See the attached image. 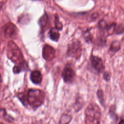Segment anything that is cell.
Wrapping results in <instances>:
<instances>
[{
	"instance_id": "2",
	"label": "cell",
	"mask_w": 124,
	"mask_h": 124,
	"mask_svg": "<svg viewBox=\"0 0 124 124\" xmlns=\"http://www.w3.org/2000/svg\"><path fill=\"white\" fill-rule=\"evenodd\" d=\"M85 116L86 124H100L101 110L97 105L92 103L85 110Z\"/></svg>"
},
{
	"instance_id": "22",
	"label": "cell",
	"mask_w": 124,
	"mask_h": 124,
	"mask_svg": "<svg viewBox=\"0 0 124 124\" xmlns=\"http://www.w3.org/2000/svg\"><path fill=\"white\" fill-rule=\"evenodd\" d=\"M110 74L108 71L104 72L103 74V79L107 82H108L110 79Z\"/></svg>"
},
{
	"instance_id": "13",
	"label": "cell",
	"mask_w": 124,
	"mask_h": 124,
	"mask_svg": "<svg viewBox=\"0 0 124 124\" xmlns=\"http://www.w3.org/2000/svg\"><path fill=\"white\" fill-rule=\"evenodd\" d=\"M48 35L50 39L53 41L57 42L59 40L60 36V33L58 32V31L55 28L50 30L48 32Z\"/></svg>"
},
{
	"instance_id": "3",
	"label": "cell",
	"mask_w": 124,
	"mask_h": 124,
	"mask_svg": "<svg viewBox=\"0 0 124 124\" xmlns=\"http://www.w3.org/2000/svg\"><path fill=\"white\" fill-rule=\"evenodd\" d=\"M81 51L82 47L80 42L78 40H74L68 45L67 54L69 57L78 59L80 57Z\"/></svg>"
},
{
	"instance_id": "7",
	"label": "cell",
	"mask_w": 124,
	"mask_h": 124,
	"mask_svg": "<svg viewBox=\"0 0 124 124\" xmlns=\"http://www.w3.org/2000/svg\"><path fill=\"white\" fill-rule=\"evenodd\" d=\"M9 52V56H10V59L14 62H19V64L21 63L19 62V60L24 61V60H23V58L22 53H21L20 49L18 47L15 48L14 49H11V50Z\"/></svg>"
},
{
	"instance_id": "21",
	"label": "cell",
	"mask_w": 124,
	"mask_h": 124,
	"mask_svg": "<svg viewBox=\"0 0 124 124\" xmlns=\"http://www.w3.org/2000/svg\"><path fill=\"white\" fill-rule=\"evenodd\" d=\"M124 31V26L122 24L117 25L115 31V34L120 35L122 34Z\"/></svg>"
},
{
	"instance_id": "1",
	"label": "cell",
	"mask_w": 124,
	"mask_h": 124,
	"mask_svg": "<svg viewBox=\"0 0 124 124\" xmlns=\"http://www.w3.org/2000/svg\"><path fill=\"white\" fill-rule=\"evenodd\" d=\"M16 97L24 107H27L29 106L35 110L43 105L45 94L40 89H29L26 93H19L16 95Z\"/></svg>"
},
{
	"instance_id": "24",
	"label": "cell",
	"mask_w": 124,
	"mask_h": 124,
	"mask_svg": "<svg viewBox=\"0 0 124 124\" xmlns=\"http://www.w3.org/2000/svg\"><path fill=\"white\" fill-rule=\"evenodd\" d=\"M118 124H124V119H122L118 123Z\"/></svg>"
},
{
	"instance_id": "17",
	"label": "cell",
	"mask_w": 124,
	"mask_h": 124,
	"mask_svg": "<svg viewBox=\"0 0 124 124\" xmlns=\"http://www.w3.org/2000/svg\"><path fill=\"white\" fill-rule=\"evenodd\" d=\"M96 95L97 98L101 104V105L104 107L105 106V100H104V94L103 91L102 89H98L96 92Z\"/></svg>"
},
{
	"instance_id": "5",
	"label": "cell",
	"mask_w": 124,
	"mask_h": 124,
	"mask_svg": "<svg viewBox=\"0 0 124 124\" xmlns=\"http://www.w3.org/2000/svg\"><path fill=\"white\" fill-rule=\"evenodd\" d=\"M75 75V72L70 65L69 64H66L62 73V77L63 81L66 83H71L73 82Z\"/></svg>"
},
{
	"instance_id": "9",
	"label": "cell",
	"mask_w": 124,
	"mask_h": 124,
	"mask_svg": "<svg viewBox=\"0 0 124 124\" xmlns=\"http://www.w3.org/2000/svg\"><path fill=\"white\" fill-rule=\"evenodd\" d=\"M38 23L41 29V33H44L43 32L45 31L49 24V17L45 13L40 18Z\"/></svg>"
},
{
	"instance_id": "14",
	"label": "cell",
	"mask_w": 124,
	"mask_h": 124,
	"mask_svg": "<svg viewBox=\"0 0 124 124\" xmlns=\"http://www.w3.org/2000/svg\"><path fill=\"white\" fill-rule=\"evenodd\" d=\"M117 26V24L116 22H114L108 24L106 31L107 36L112 35L115 33Z\"/></svg>"
},
{
	"instance_id": "10",
	"label": "cell",
	"mask_w": 124,
	"mask_h": 124,
	"mask_svg": "<svg viewBox=\"0 0 124 124\" xmlns=\"http://www.w3.org/2000/svg\"><path fill=\"white\" fill-rule=\"evenodd\" d=\"M121 47V43L119 41H113L111 42L110 45L109 49L108 50V53L111 56H112L120 50Z\"/></svg>"
},
{
	"instance_id": "16",
	"label": "cell",
	"mask_w": 124,
	"mask_h": 124,
	"mask_svg": "<svg viewBox=\"0 0 124 124\" xmlns=\"http://www.w3.org/2000/svg\"><path fill=\"white\" fill-rule=\"evenodd\" d=\"M72 118L71 115L63 114L61 117L59 124H68L70 122Z\"/></svg>"
},
{
	"instance_id": "20",
	"label": "cell",
	"mask_w": 124,
	"mask_h": 124,
	"mask_svg": "<svg viewBox=\"0 0 124 124\" xmlns=\"http://www.w3.org/2000/svg\"><path fill=\"white\" fill-rule=\"evenodd\" d=\"M55 28L58 30H61L62 28V24L61 23V22L59 20V17L56 15L55 18Z\"/></svg>"
},
{
	"instance_id": "6",
	"label": "cell",
	"mask_w": 124,
	"mask_h": 124,
	"mask_svg": "<svg viewBox=\"0 0 124 124\" xmlns=\"http://www.w3.org/2000/svg\"><path fill=\"white\" fill-rule=\"evenodd\" d=\"M55 55V50L53 47L48 45H45L43 48L42 56L46 61L52 60Z\"/></svg>"
},
{
	"instance_id": "23",
	"label": "cell",
	"mask_w": 124,
	"mask_h": 124,
	"mask_svg": "<svg viewBox=\"0 0 124 124\" xmlns=\"http://www.w3.org/2000/svg\"><path fill=\"white\" fill-rule=\"evenodd\" d=\"M99 17V14L97 13H93L92 16V17H91V18L93 20H95L96 19H97L98 17Z\"/></svg>"
},
{
	"instance_id": "11",
	"label": "cell",
	"mask_w": 124,
	"mask_h": 124,
	"mask_svg": "<svg viewBox=\"0 0 124 124\" xmlns=\"http://www.w3.org/2000/svg\"><path fill=\"white\" fill-rule=\"evenodd\" d=\"M16 27L14 24L10 23L7 24V25H5L4 29L5 35L8 36V37H11L16 33Z\"/></svg>"
},
{
	"instance_id": "4",
	"label": "cell",
	"mask_w": 124,
	"mask_h": 124,
	"mask_svg": "<svg viewBox=\"0 0 124 124\" xmlns=\"http://www.w3.org/2000/svg\"><path fill=\"white\" fill-rule=\"evenodd\" d=\"M90 65L91 67L96 73L99 74L104 71L105 66L102 59L96 56L92 55L90 58Z\"/></svg>"
},
{
	"instance_id": "15",
	"label": "cell",
	"mask_w": 124,
	"mask_h": 124,
	"mask_svg": "<svg viewBox=\"0 0 124 124\" xmlns=\"http://www.w3.org/2000/svg\"><path fill=\"white\" fill-rule=\"evenodd\" d=\"M83 100L81 97L77 98L75 103L74 104V108L76 112L79 111L83 106Z\"/></svg>"
},
{
	"instance_id": "25",
	"label": "cell",
	"mask_w": 124,
	"mask_h": 124,
	"mask_svg": "<svg viewBox=\"0 0 124 124\" xmlns=\"http://www.w3.org/2000/svg\"><path fill=\"white\" fill-rule=\"evenodd\" d=\"M2 124V123H1V124Z\"/></svg>"
},
{
	"instance_id": "8",
	"label": "cell",
	"mask_w": 124,
	"mask_h": 124,
	"mask_svg": "<svg viewBox=\"0 0 124 124\" xmlns=\"http://www.w3.org/2000/svg\"><path fill=\"white\" fill-rule=\"evenodd\" d=\"M30 79L35 84L39 85L41 84L43 79V77L41 72L37 70L32 71L30 74Z\"/></svg>"
},
{
	"instance_id": "12",
	"label": "cell",
	"mask_w": 124,
	"mask_h": 124,
	"mask_svg": "<svg viewBox=\"0 0 124 124\" xmlns=\"http://www.w3.org/2000/svg\"><path fill=\"white\" fill-rule=\"evenodd\" d=\"M29 70L28 65L25 62H23L19 64L14 66L13 71L14 73L17 74L23 71H27Z\"/></svg>"
},
{
	"instance_id": "19",
	"label": "cell",
	"mask_w": 124,
	"mask_h": 124,
	"mask_svg": "<svg viewBox=\"0 0 124 124\" xmlns=\"http://www.w3.org/2000/svg\"><path fill=\"white\" fill-rule=\"evenodd\" d=\"M84 38L87 43H93V37L90 31H86L84 33Z\"/></svg>"
},
{
	"instance_id": "18",
	"label": "cell",
	"mask_w": 124,
	"mask_h": 124,
	"mask_svg": "<svg viewBox=\"0 0 124 124\" xmlns=\"http://www.w3.org/2000/svg\"><path fill=\"white\" fill-rule=\"evenodd\" d=\"M0 112L1 113V115H2V116L3 117V118L7 122H9V123H11L12 122H13L14 121V118L11 117V116L9 115L6 111V110L4 109V108H1V111H0Z\"/></svg>"
}]
</instances>
